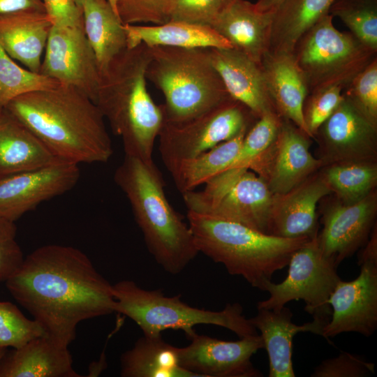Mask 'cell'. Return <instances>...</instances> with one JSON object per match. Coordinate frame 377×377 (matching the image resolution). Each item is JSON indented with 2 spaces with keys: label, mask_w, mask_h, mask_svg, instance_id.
<instances>
[{
  "label": "cell",
  "mask_w": 377,
  "mask_h": 377,
  "mask_svg": "<svg viewBox=\"0 0 377 377\" xmlns=\"http://www.w3.org/2000/svg\"><path fill=\"white\" fill-rule=\"evenodd\" d=\"M5 283L45 335L65 346L75 340L80 322L115 313L112 285L71 246L36 249Z\"/></svg>",
  "instance_id": "6da1fadb"
},
{
  "label": "cell",
  "mask_w": 377,
  "mask_h": 377,
  "mask_svg": "<svg viewBox=\"0 0 377 377\" xmlns=\"http://www.w3.org/2000/svg\"><path fill=\"white\" fill-rule=\"evenodd\" d=\"M59 160L105 163L113 154L105 118L95 103L69 85L30 91L4 108Z\"/></svg>",
  "instance_id": "7a4b0ae2"
},
{
  "label": "cell",
  "mask_w": 377,
  "mask_h": 377,
  "mask_svg": "<svg viewBox=\"0 0 377 377\" xmlns=\"http://www.w3.org/2000/svg\"><path fill=\"white\" fill-rule=\"evenodd\" d=\"M150 48L143 43L127 47L100 74L95 103L113 133L123 142L125 155L153 162L154 143L164 123L161 105L147 88Z\"/></svg>",
  "instance_id": "3957f363"
},
{
  "label": "cell",
  "mask_w": 377,
  "mask_h": 377,
  "mask_svg": "<svg viewBox=\"0 0 377 377\" xmlns=\"http://www.w3.org/2000/svg\"><path fill=\"white\" fill-rule=\"evenodd\" d=\"M114 179L130 203L149 252L165 272H182L199 252L188 224L169 202L154 161L125 155Z\"/></svg>",
  "instance_id": "277c9868"
},
{
  "label": "cell",
  "mask_w": 377,
  "mask_h": 377,
  "mask_svg": "<svg viewBox=\"0 0 377 377\" xmlns=\"http://www.w3.org/2000/svg\"><path fill=\"white\" fill-rule=\"evenodd\" d=\"M187 219L198 252L262 291L274 274L288 266L294 252L311 238L268 235L191 211Z\"/></svg>",
  "instance_id": "5b68a950"
},
{
  "label": "cell",
  "mask_w": 377,
  "mask_h": 377,
  "mask_svg": "<svg viewBox=\"0 0 377 377\" xmlns=\"http://www.w3.org/2000/svg\"><path fill=\"white\" fill-rule=\"evenodd\" d=\"M149 48L146 77L164 96L165 121L189 120L231 98L212 62L209 48Z\"/></svg>",
  "instance_id": "8992f818"
},
{
  "label": "cell",
  "mask_w": 377,
  "mask_h": 377,
  "mask_svg": "<svg viewBox=\"0 0 377 377\" xmlns=\"http://www.w3.org/2000/svg\"><path fill=\"white\" fill-rule=\"evenodd\" d=\"M112 292L115 313L133 320L145 336H161L165 330H175L190 337L195 333L193 327L202 324L225 327L239 338L258 334L239 303H228L218 311L198 309L182 302L179 295L165 296L161 290H146L131 280L112 285Z\"/></svg>",
  "instance_id": "52a82bcc"
},
{
  "label": "cell",
  "mask_w": 377,
  "mask_h": 377,
  "mask_svg": "<svg viewBox=\"0 0 377 377\" xmlns=\"http://www.w3.org/2000/svg\"><path fill=\"white\" fill-rule=\"evenodd\" d=\"M327 14L305 32L292 52L309 94L332 86L344 89L376 57L377 51L352 33L334 27Z\"/></svg>",
  "instance_id": "ba28073f"
},
{
  "label": "cell",
  "mask_w": 377,
  "mask_h": 377,
  "mask_svg": "<svg viewBox=\"0 0 377 377\" xmlns=\"http://www.w3.org/2000/svg\"><path fill=\"white\" fill-rule=\"evenodd\" d=\"M200 191L182 194L188 211L237 223L268 234L274 194L250 169H226Z\"/></svg>",
  "instance_id": "9c48e42d"
},
{
  "label": "cell",
  "mask_w": 377,
  "mask_h": 377,
  "mask_svg": "<svg viewBox=\"0 0 377 377\" xmlns=\"http://www.w3.org/2000/svg\"><path fill=\"white\" fill-rule=\"evenodd\" d=\"M318 235V234H317ZM317 235L310 238L292 255L287 277L279 283L269 282L265 291L268 299L257 303V309L278 310L293 300L304 301V310L313 319L329 323L332 308L329 299L337 283V266L326 258L318 242Z\"/></svg>",
  "instance_id": "30bf717a"
},
{
  "label": "cell",
  "mask_w": 377,
  "mask_h": 377,
  "mask_svg": "<svg viewBox=\"0 0 377 377\" xmlns=\"http://www.w3.org/2000/svg\"><path fill=\"white\" fill-rule=\"evenodd\" d=\"M257 119L246 106L230 98L189 120L164 121L158 137L160 156L168 168L248 131Z\"/></svg>",
  "instance_id": "8fae6325"
},
{
  "label": "cell",
  "mask_w": 377,
  "mask_h": 377,
  "mask_svg": "<svg viewBox=\"0 0 377 377\" xmlns=\"http://www.w3.org/2000/svg\"><path fill=\"white\" fill-rule=\"evenodd\" d=\"M39 73L76 88L96 102L100 71L83 22L52 25Z\"/></svg>",
  "instance_id": "7c38bea8"
},
{
  "label": "cell",
  "mask_w": 377,
  "mask_h": 377,
  "mask_svg": "<svg viewBox=\"0 0 377 377\" xmlns=\"http://www.w3.org/2000/svg\"><path fill=\"white\" fill-rule=\"evenodd\" d=\"M310 145L311 138L283 118L274 142L247 168L265 181L273 194L284 193L324 166L311 154Z\"/></svg>",
  "instance_id": "4fadbf2b"
},
{
  "label": "cell",
  "mask_w": 377,
  "mask_h": 377,
  "mask_svg": "<svg viewBox=\"0 0 377 377\" xmlns=\"http://www.w3.org/2000/svg\"><path fill=\"white\" fill-rule=\"evenodd\" d=\"M191 343L179 348L180 366L196 377H260L252 356L264 348L258 334L223 341L194 333Z\"/></svg>",
  "instance_id": "5bb4252c"
},
{
  "label": "cell",
  "mask_w": 377,
  "mask_h": 377,
  "mask_svg": "<svg viewBox=\"0 0 377 377\" xmlns=\"http://www.w3.org/2000/svg\"><path fill=\"white\" fill-rule=\"evenodd\" d=\"M78 165H52L0 177V216L16 221L41 202L70 191L80 178Z\"/></svg>",
  "instance_id": "9a60e30c"
},
{
  "label": "cell",
  "mask_w": 377,
  "mask_h": 377,
  "mask_svg": "<svg viewBox=\"0 0 377 377\" xmlns=\"http://www.w3.org/2000/svg\"><path fill=\"white\" fill-rule=\"evenodd\" d=\"M314 139L318 141L319 158L324 166L346 161H376L377 126L343 96L319 127Z\"/></svg>",
  "instance_id": "2e32d148"
},
{
  "label": "cell",
  "mask_w": 377,
  "mask_h": 377,
  "mask_svg": "<svg viewBox=\"0 0 377 377\" xmlns=\"http://www.w3.org/2000/svg\"><path fill=\"white\" fill-rule=\"evenodd\" d=\"M353 281L337 283L328 301L332 308L323 335L328 339L343 332L371 336L377 329V263L365 262Z\"/></svg>",
  "instance_id": "e0dca14e"
},
{
  "label": "cell",
  "mask_w": 377,
  "mask_h": 377,
  "mask_svg": "<svg viewBox=\"0 0 377 377\" xmlns=\"http://www.w3.org/2000/svg\"><path fill=\"white\" fill-rule=\"evenodd\" d=\"M376 189L361 200L346 205L336 200L323 212V229L317 235L323 255L338 267L368 241L376 224Z\"/></svg>",
  "instance_id": "ac0fdd59"
},
{
  "label": "cell",
  "mask_w": 377,
  "mask_h": 377,
  "mask_svg": "<svg viewBox=\"0 0 377 377\" xmlns=\"http://www.w3.org/2000/svg\"><path fill=\"white\" fill-rule=\"evenodd\" d=\"M332 193L320 170L281 194H274L268 235L297 238L318 233L316 206Z\"/></svg>",
  "instance_id": "d6986e66"
},
{
  "label": "cell",
  "mask_w": 377,
  "mask_h": 377,
  "mask_svg": "<svg viewBox=\"0 0 377 377\" xmlns=\"http://www.w3.org/2000/svg\"><path fill=\"white\" fill-rule=\"evenodd\" d=\"M212 62L230 96L256 118L275 112L260 64L233 48H209Z\"/></svg>",
  "instance_id": "ffe728a7"
},
{
  "label": "cell",
  "mask_w": 377,
  "mask_h": 377,
  "mask_svg": "<svg viewBox=\"0 0 377 377\" xmlns=\"http://www.w3.org/2000/svg\"><path fill=\"white\" fill-rule=\"evenodd\" d=\"M257 314L249 318L260 332L269 357V377H295L293 367V339L299 332L322 336L326 323L313 319L297 325L292 322L293 313L285 306L280 309H257Z\"/></svg>",
  "instance_id": "44dd1931"
},
{
  "label": "cell",
  "mask_w": 377,
  "mask_h": 377,
  "mask_svg": "<svg viewBox=\"0 0 377 377\" xmlns=\"http://www.w3.org/2000/svg\"><path fill=\"white\" fill-rule=\"evenodd\" d=\"M276 11L260 12L247 0H235L211 26L232 48L260 64L268 52Z\"/></svg>",
  "instance_id": "7402d4cb"
},
{
  "label": "cell",
  "mask_w": 377,
  "mask_h": 377,
  "mask_svg": "<svg viewBox=\"0 0 377 377\" xmlns=\"http://www.w3.org/2000/svg\"><path fill=\"white\" fill-rule=\"evenodd\" d=\"M260 65L267 89L276 112L309 135L302 112L309 90L293 54L267 52Z\"/></svg>",
  "instance_id": "603a6c76"
},
{
  "label": "cell",
  "mask_w": 377,
  "mask_h": 377,
  "mask_svg": "<svg viewBox=\"0 0 377 377\" xmlns=\"http://www.w3.org/2000/svg\"><path fill=\"white\" fill-rule=\"evenodd\" d=\"M53 25L45 12L20 11L0 15V45L13 59L39 73Z\"/></svg>",
  "instance_id": "cb8c5ba5"
},
{
  "label": "cell",
  "mask_w": 377,
  "mask_h": 377,
  "mask_svg": "<svg viewBox=\"0 0 377 377\" xmlns=\"http://www.w3.org/2000/svg\"><path fill=\"white\" fill-rule=\"evenodd\" d=\"M68 348L46 335L35 338L7 350L0 362V377H81Z\"/></svg>",
  "instance_id": "d4e9b609"
},
{
  "label": "cell",
  "mask_w": 377,
  "mask_h": 377,
  "mask_svg": "<svg viewBox=\"0 0 377 377\" xmlns=\"http://www.w3.org/2000/svg\"><path fill=\"white\" fill-rule=\"evenodd\" d=\"M61 161L5 109L0 112V177Z\"/></svg>",
  "instance_id": "484cf974"
},
{
  "label": "cell",
  "mask_w": 377,
  "mask_h": 377,
  "mask_svg": "<svg viewBox=\"0 0 377 377\" xmlns=\"http://www.w3.org/2000/svg\"><path fill=\"white\" fill-rule=\"evenodd\" d=\"M128 47L143 43L148 47L232 48L212 27L179 20L161 24H124Z\"/></svg>",
  "instance_id": "4316f807"
},
{
  "label": "cell",
  "mask_w": 377,
  "mask_h": 377,
  "mask_svg": "<svg viewBox=\"0 0 377 377\" xmlns=\"http://www.w3.org/2000/svg\"><path fill=\"white\" fill-rule=\"evenodd\" d=\"M122 377H196L180 366L179 348L161 336L143 335L121 356Z\"/></svg>",
  "instance_id": "83f0119b"
},
{
  "label": "cell",
  "mask_w": 377,
  "mask_h": 377,
  "mask_svg": "<svg viewBox=\"0 0 377 377\" xmlns=\"http://www.w3.org/2000/svg\"><path fill=\"white\" fill-rule=\"evenodd\" d=\"M82 10L84 32L101 74L117 54L128 47L126 31L108 0H84Z\"/></svg>",
  "instance_id": "f1b7e54d"
},
{
  "label": "cell",
  "mask_w": 377,
  "mask_h": 377,
  "mask_svg": "<svg viewBox=\"0 0 377 377\" xmlns=\"http://www.w3.org/2000/svg\"><path fill=\"white\" fill-rule=\"evenodd\" d=\"M332 1L286 0L274 13L268 52L292 54L300 37L329 13Z\"/></svg>",
  "instance_id": "f546056e"
},
{
  "label": "cell",
  "mask_w": 377,
  "mask_h": 377,
  "mask_svg": "<svg viewBox=\"0 0 377 377\" xmlns=\"http://www.w3.org/2000/svg\"><path fill=\"white\" fill-rule=\"evenodd\" d=\"M246 132L168 167L177 190L182 194L193 191L226 170L236 156Z\"/></svg>",
  "instance_id": "4dcf8cb0"
},
{
  "label": "cell",
  "mask_w": 377,
  "mask_h": 377,
  "mask_svg": "<svg viewBox=\"0 0 377 377\" xmlns=\"http://www.w3.org/2000/svg\"><path fill=\"white\" fill-rule=\"evenodd\" d=\"M321 172L337 199L343 204L355 203L376 189V161H356L331 163Z\"/></svg>",
  "instance_id": "1f68e13d"
},
{
  "label": "cell",
  "mask_w": 377,
  "mask_h": 377,
  "mask_svg": "<svg viewBox=\"0 0 377 377\" xmlns=\"http://www.w3.org/2000/svg\"><path fill=\"white\" fill-rule=\"evenodd\" d=\"M329 14L340 18L358 40L377 51V0H333Z\"/></svg>",
  "instance_id": "d6a6232c"
},
{
  "label": "cell",
  "mask_w": 377,
  "mask_h": 377,
  "mask_svg": "<svg viewBox=\"0 0 377 377\" xmlns=\"http://www.w3.org/2000/svg\"><path fill=\"white\" fill-rule=\"evenodd\" d=\"M59 84L50 77L21 67L0 45V112L20 95Z\"/></svg>",
  "instance_id": "836d02e7"
},
{
  "label": "cell",
  "mask_w": 377,
  "mask_h": 377,
  "mask_svg": "<svg viewBox=\"0 0 377 377\" xmlns=\"http://www.w3.org/2000/svg\"><path fill=\"white\" fill-rule=\"evenodd\" d=\"M282 119L275 112L267 113L258 119L246 132L236 156L227 169L247 168L254 158L274 142Z\"/></svg>",
  "instance_id": "e575fe53"
},
{
  "label": "cell",
  "mask_w": 377,
  "mask_h": 377,
  "mask_svg": "<svg viewBox=\"0 0 377 377\" xmlns=\"http://www.w3.org/2000/svg\"><path fill=\"white\" fill-rule=\"evenodd\" d=\"M44 335L36 320L27 318L14 304L0 301V348H18Z\"/></svg>",
  "instance_id": "d590c367"
},
{
  "label": "cell",
  "mask_w": 377,
  "mask_h": 377,
  "mask_svg": "<svg viewBox=\"0 0 377 377\" xmlns=\"http://www.w3.org/2000/svg\"><path fill=\"white\" fill-rule=\"evenodd\" d=\"M342 95L377 126V57L351 80Z\"/></svg>",
  "instance_id": "8d00e7d4"
},
{
  "label": "cell",
  "mask_w": 377,
  "mask_h": 377,
  "mask_svg": "<svg viewBox=\"0 0 377 377\" xmlns=\"http://www.w3.org/2000/svg\"><path fill=\"white\" fill-rule=\"evenodd\" d=\"M175 0H115L123 24H161L170 20Z\"/></svg>",
  "instance_id": "74e56055"
},
{
  "label": "cell",
  "mask_w": 377,
  "mask_h": 377,
  "mask_svg": "<svg viewBox=\"0 0 377 377\" xmlns=\"http://www.w3.org/2000/svg\"><path fill=\"white\" fill-rule=\"evenodd\" d=\"M343 88L332 86L309 94L303 103L304 123L311 138L343 100Z\"/></svg>",
  "instance_id": "f35d334b"
},
{
  "label": "cell",
  "mask_w": 377,
  "mask_h": 377,
  "mask_svg": "<svg viewBox=\"0 0 377 377\" xmlns=\"http://www.w3.org/2000/svg\"><path fill=\"white\" fill-rule=\"evenodd\" d=\"M235 0H175L170 20L211 27Z\"/></svg>",
  "instance_id": "ab89813d"
},
{
  "label": "cell",
  "mask_w": 377,
  "mask_h": 377,
  "mask_svg": "<svg viewBox=\"0 0 377 377\" xmlns=\"http://www.w3.org/2000/svg\"><path fill=\"white\" fill-rule=\"evenodd\" d=\"M375 373L374 364L362 357L342 351L337 357L321 362L311 377H366Z\"/></svg>",
  "instance_id": "60d3db41"
},
{
  "label": "cell",
  "mask_w": 377,
  "mask_h": 377,
  "mask_svg": "<svg viewBox=\"0 0 377 377\" xmlns=\"http://www.w3.org/2000/svg\"><path fill=\"white\" fill-rule=\"evenodd\" d=\"M15 222L0 216V281L6 282L22 266L24 258L16 241Z\"/></svg>",
  "instance_id": "b9f144b4"
},
{
  "label": "cell",
  "mask_w": 377,
  "mask_h": 377,
  "mask_svg": "<svg viewBox=\"0 0 377 377\" xmlns=\"http://www.w3.org/2000/svg\"><path fill=\"white\" fill-rule=\"evenodd\" d=\"M53 24L75 25L83 22L82 10L74 0H43Z\"/></svg>",
  "instance_id": "7bdbcfd3"
},
{
  "label": "cell",
  "mask_w": 377,
  "mask_h": 377,
  "mask_svg": "<svg viewBox=\"0 0 377 377\" xmlns=\"http://www.w3.org/2000/svg\"><path fill=\"white\" fill-rule=\"evenodd\" d=\"M20 11L45 12V9L43 0H0V15Z\"/></svg>",
  "instance_id": "ee69618b"
},
{
  "label": "cell",
  "mask_w": 377,
  "mask_h": 377,
  "mask_svg": "<svg viewBox=\"0 0 377 377\" xmlns=\"http://www.w3.org/2000/svg\"><path fill=\"white\" fill-rule=\"evenodd\" d=\"M365 262L377 263V228L374 225L369 238L364 246L360 249L358 265Z\"/></svg>",
  "instance_id": "f6af8a7d"
},
{
  "label": "cell",
  "mask_w": 377,
  "mask_h": 377,
  "mask_svg": "<svg viewBox=\"0 0 377 377\" xmlns=\"http://www.w3.org/2000/svg\"><path fill=\"white\" fill-rule=\"evenodd\" d=\"M286 0H258L255 3L260 12L276 11Z\"/></svg>",
  "instance_id": "bcb514c9"
},
{
  "label": "cell",
  "mask_w": 377,
  "mask_h": 377,
  "mask_svg": "<svg viewBox=\"0 0 377 377\" xmlns=\"http://www.w3.org/2000/svg\"><path fill=\"white\" fill-rule=\"evenodd\" d=\"M8 350V348H0V362L4 357L6 353Z\"/></svg>",
  "instance_id": "7dc6e473"
},
{
  "label": "cell",
  "mask_w": 377,
  "mask_h": 377,
  "mask_svg": "<svg viewBox=\"0 0 377 377\" xmlns=\"http://www.w3.org/2000/svg\"><path fill=\"white\" fill-rule=\"evenodd\" d=\"M76 5L82 9V3L84 2V0H74Z\"/></svg>",
  "instance_id": "c3c4849f"
},
{
  "label": "cell",
  "mask_w": 377,
  "mask_h": 377,
  "mask_svg": "<svg viewBox=\"0 0 377 377\" xmlns=\"http://www.w3.org/2000/svg\"><path fill=\"white\" fill-rule=\"evenodd\" d=\"M108 1L110 2V5L112 6V7L113 8L114 10L115 11L116 13V8H115V0H108Z\"/></svg>",
  "instance_id": "681fc988"
}]
</instances>
